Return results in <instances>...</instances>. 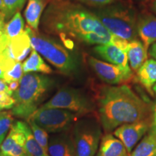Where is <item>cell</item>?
I'll return each instance as SVG.
<instances>
[{
  "instance_id": "8992f818",
  "label": "cell",
  "mask_w": 156,
  "mask_h": 156,
  "mask_svg": "<svg viewBox=\"0 0 156 156\" xmlns=\"http://www.w3.org/2000/svg\"><path fill=\"white\" fill-rule=\"evenodd\" d=\"M101 129L97 120L85 118L76 123L73 142L76 156H94L98 149Z\"/></svg>"
},
{
  "instance_id": "cb8c5ba5",
  "label": "cell",
  "mask_w": 156,
  "mask_h": 156,
  "mask_svg": "<svg viewBox=\"0 0 156 156\" xmlns=\"http://www.w3.org/2000/svg\"><path fill=\"white\" fill-rule=\"evenodd\" d=\"M14 122L11 112H0V146Z\"/></svg>"
},
{
  "instance_id": "30bf717a",
  "label": "cell",
  "mask_w": 156,
  "mask_h": 156,
  "mask_svg": "<svg viewBox=\"0 0 156 156\" xmlns=\"http://www.w3.org/2000/svg\"><path fill=\"white\" fill-rule=\"evenodd\" d=\"M151 128V122L142 120L129 124H122L114 132V135L124 144L129 153Z\"/></svg>"
},
{
  "instance_id": "277c9868",
  "label": "cell",
  "mask_w": 156,
  "mask_h": 156,
  "mask_svg": "<svg viewBox=\"0 0 156 156\" xmlns=\"http://www.w3.org/2000/svg\"><path fill=\"white\" fill-rule=\"evenodd\" d=\"M25 30L30 36L33 49L44 56L60 73L69 76L77 71L79 63L77 58L68 48L51 37L34 31L28 26Z\"/></svg>"
},
{
  "instance_id": "4fadbf2b",
  "label": "cell",
  "mask_w": 156,
  "mask_h": 156,
  "mask_svg": "<svg viewBox=\"0 0 156 156\" xmlns=\"http://www.w3.org/2000/svg\"><path fill=\"white\" fill-rule=\"evenodd\" d=\"M136 32L145 49L156 41V17L151 15H145L136 20Z\"/></svg>"
},
{
  "instance_id": "484cf974",
  "label": "cell",
  "mask_w": 156,
  "mask_h": 156,
  "mask_svg": "<svg viewBox=\"0 0 156 156\" xmlns=\"http://www.w3.org/2000/svg\"><path fill=\"white\" fill-rule=\"evenodd\" d=\"M23 64L17 62L12 69L5 73L3 80L7 84L12 81H20L23 77Z\"/></svg>"
},
{
  "instance_id": "8fae6325",
  "label": "cell",
  "mask_w": 156,
  "mask_h": 156,
  "mask_svg": "<svg viewBox=\"0 0 156 156\" xmlns=\"http://www.w3.org/2000/svg\"><path fill=\"white\" fill-rule=\"evenodd\" d=\"M32 50L30 36L25 30L17 36L9 38L8 45L5 49L9 57L19 62L23 61Z\"/></svg>"
},
{
  "instance_id": "7402d4cb",
  "label": "cell",
  "mask_w": 156,
  "mask_h": 156,
  "mask_svg": "<svg viewBox=\"0 0 156 156\" xmlns=\"http://www.w3.org/2000/svg\"><path fill=\"white\" fill-rule=\"evenodd\" d=\"M24 32V21L20 12L15 13L12 19L5 24L4 33L8 38H14Z\"/></svg>"
},
{
  "instance_id": "3957f363",
  "label": "cell",
  "mask_w": 156,
  "mask_h": 156,
  "mask_svg": "<svg viewBox=\"0 0 156 156\" xmlns=\"http://www.w3.org/2000/svg\"><path fill=\"white\" fill-rule=\"evenodd\" d=\"M53 86V80L47 76L25 73L20 80L18 88L12 94L15 105L12 108V114L27 120L38 108L40 103Z\"/></svg>"
},
{
  "instance_id": "f546056e",
  "label": "cell",
  "mask_w": 156,
  "mask_h": 156,
  "mask_svg": "<svg viewBox=\"0 0 156 156\" xmlns=\"http://www.w3.org/2000/svg\"><path fill=\"white\" fill-rule=\"evenodd\" d=\"M111 44L114 45V46H116V47L120 48L121 50H122L123 51H124L126 53V48H127L129 41L124 40V39H123L122 38H120V37L112 34Z\"/></svg>"
},
{
  "instance_id": "8d00e7d4",
  "label": "cell",
  "mask_w": 156,
  "mask_h": 156,
  "mask_svg": "<svg viewBox=\"0 0 156 156\" xmlns=\"http://www.w3.org/2000/svg\"><path fill=\"white\" fill-rule=\"evenodd\" d=\"M0 10L2 11L3 12L5 11V5H4L2 0H0Z\"/></svg>"
},
{
  "instance_id": "ac0fdd59",
  "label": "cell",
  "mask_w": 156,
  "mask_h": 156,
  "mask_svg": "<svg viewBox=\"0 0 156 156\" xmlns=\"http://www.w3.org/2000/svg\"><path fill=\"white\" fill-rule=\"evenodd\" d=\"M136 73L140 83L153 94V87L156 85V60H146Z\"/></svg>"
},
{
  "instance_id": "9c48e42d",
  "label": "cell",
  "mask_w": 156,
  "mask_h": 156,
  "mask_svg": "<svg viewBox=\"0 0 156 156\" xmlns=\"http://www.w3.org/2000/svg\"><path fill=\"white\" fill-rule=\"evenodd\" d=\"M88 63L98 77L110 85H119L129 80L132 77L129 67L106 63L92 56L89 57Z\"/></svg>"
},
{
  "instance_id": "7c38bea8",
  "label": "cell",
  "mask_w": 156,
  "mask_h": 156,
  "mask_svg": "<svg viewBox=\"0 0 156 156\" xmlns=\"http://www.w3.org/2000/svg\"><path fill=\"white\" fill-rule=\"evenodd\" d=\"M50 156H76L73 140L67 134H58L48 138Z\"/></svg>"
},
{
  "instance_id": "d6a6232c",
  "label": "cell",
  "mask_w": 156,
  "mask_h": 156,
  "mask_svg": "<svg viewBox=\"0 0 156 156\" xmlns=\"http://www.w3.org/2000/svg\"><path fill=\"white\" fill-rule=\"evenodd\" d=\"M0 92H5L7 94L12 96L13 93L9 90L8 85L7 83H5L3 80L0 79Z\"/></svg>"
},
{
  "instance_id": "52a82bcc",
  "label": "cell",
  "mask_w": 156,
  "mask_h": 156,
  "mask_svg": "<svg viewBox=\"0 0 156 156\" xmlns=\"http://www.w3.org/2000/svg\"><path fill=\"white\" fill-rule=\"evenodd\" d=\"M77 114L62 108L40 107L27 120H32L47 132L67 131L77 119Z\"/></svg>"
},
{
  "instance_id": "d6986e66",
  "label": "cell",
  "mask_w": 156,
  "mask_h": 156,
  "mask_svg": "<svg viewBox=\"0 0 156 156\" xmlns=\"http://www.w3.org/2000/svg\"><path fill=\"white\" fill-rule=\"evenodd\" d=\"M13 125L24 134L25 139V146L27 150L32 156H49L46 154L42 149V147L39 145L35 139L32 130L26 122L16 121L13 122Z\"/></svg>"
},
{
  "instance_id": "d4e9b609",
  "label": "cell",
  "mask_w": 156,
  "mask_h": 156,
  "mask_svg": "<svg viewBox=\"0 0 156 156\" xmlns=\"http://www.w3.org/2000/svg\"><path fill=\"white\" fill-rule=\"evenodd\" d=\"M2 1L5 5L4 13L7 21L23 8L26 0H2Z\"/></svg>"
},
{
  "instance_id": "836d02e7",
  "label": "cell",
  "mask_w": 156,
  "mask_h": 156,
  "mask_svg": "<svg viewBox=\"0 0 156 156\" xmlns=\"http://www.w3.org/2000/svg\"><path fill=\"white\" fill-rule=\"evenodd\" d=\"M8 85L9 90L12 91V93H14L15 90H17V89L18 88L20 85V81H12L7 84Z\"/></svg>"
},
{
  "instance_id": "e0dca14e",
  "label": "cell",
  "mask_w": 156,
  "mask_h": 156,
  "mask_svg": "<svg viewBox=\"0 0 156 156\" xmlns=\"http://www.w3.org/2000/svg\"><path fill=\"white\" fill-rule=\"evenodd\" d=\"M147 53L148 51L140 41L136 39L129 42L126 54L131 69L137 71L147 60Z\"/></svg>"
},
{
  "instance_id": "5b68a950",
  "label": "cell",
  "mask_w": 156,
  "mask_h": 156,
  "mask_svg": "<svg viewBox=\"0 0 156 156\" xmlns=\"http://www.w3.org/2000/svg\"><path fill=\"white\" fill-rule=\"evenodd\" d=\"M94 13L112 34L129 42L136 40V19L132 9L112 4Z\"/></svg>"
},
{
  "instance_id": "4dcf8cb0",
  "label": "cell",
  "mask_w": 156,
  "mask_h": 156,
  "mask_svg": "<svg viewBox=\"0 0 156 156\" xmlns=\"http://www.w3.org/2000/svg\"><path fill=\"white\" fill-rule=\"evenodd\" d=\"M153 91L155 95V102L153 107V117H152V122H151L150 132L156 135V85L153 86Z\"/></svg>"
},
{
  "instance_id": "6da1fadb",
  "label": "cell",
  "mask_w": 156,
  "mask_h": 156,
  "mask_svg": "<svg viewBox=\"0 0 156 156\" xmlns=\"http://www.w3.org/2000/svg\"><path fill=\"white\" fill-rule=\"evenodd\" d=\"M46 34L73 38L86 44H111L112 34L93 12L69 0H50L42 15Z\"/></svg>"
},
{
  "instance_id": "74e56055",
  "label": "cell",
  "mask_w": 156,
  "mask_h": 156,
  "mask_svg": "<svg viewBox=\"0 0 156 156\" xmlns=\"http://www.w3.org/2000/svg\"><path fill=\"white\" fill-rule=\"evenodd\" d=\"M154 9H155V11L156 12V0L155 1V3H154Z\"/></svg>"
},
{
  "instance_id": "ba28073f",
  "label": "cell",
  "mask_w": 156,
  "mask_h": 156,
  "mask_svg": "<svg viewBox=\"0 0 156 156\" xmlns=\"http://www.w3.org/2000/svg\"><path fill=\"white\" fill-rule=\"evenodd\" d=\"M41 107L65 109L77 115L87 114L94 111L92 101L80 91L73 88L61 89Z\"/></svg>"
},
{
  "instance_id": "44dd1931",
  "label": "cell",
  "mask_w": 156,
  "mask_h": 156,
  "mask_svg": "<svg viewBox=\"0 0 156 156\" xmlns=\"http://www.w3.org/2000/svg\"><path fill=\"white\" fill-rule=\"evenodd\" d=\"M130 156H156V135L149 132L139 145L131 152Z\"/></svg>"
},
{
  "instance_id": "2e32d148",
  "label": "cell",
  "mask_w": 156,
  "mask_h": 156,
  "mask_svg": "<svg viewBox=\"0 0 156 156\" xmlns=\"http://www.w3.org/2000/svg\"><path fill=\"white\" fill-rule=\"evenodd\" d=\"M48 0H28L24 12L25 20L29 28L38 32V25Z\"/></svg>"
},
{
  "instance_id": "5bb4252c",
  "label": "cell",
  "mask_w": 156,
  "mask_h": 156,
  "mask_svg": "<svg viewBox=\"0 0 156 156\" xmlns=\"http://www.w3.org/2000/svg\"><path fill=\"white\" fill-rule=\"evenodd\" d=\"M95 53L111 64L129 67L126 54L112 44L97 45L93 48Z\"/></svg>"
},
{
  "instance_id": "e575fe53",
  "label": "cell",
  "mask_w": 156,
  "mask_h": 156,
  "mask_svg": "<svg viewBox=\"0 0 156 156\" xmlns=\"http://www.w3.org/2000/svg\"><path fill=\"white\" fill-rule=\"evenodd\" d=\"M6 24L5 15L2 11L0 10V31H4Z\"/></svg>"
},
{
  "instance_id": "1f68e13d",
  "label": "cell",
  "mask_w": 156,
  "mask_h": 156,
  "mask_svg": "<svg viewBox=\"0 0 156 156\" xmlns=\"http://www.w3.org/2000/svg\"><path fill=\"white\" fill-rule=\"evenodd\" d=\"M9 38L6 36L4 31H0V54L3 52L8 45Z\"/></svg>"
},
{
  "instance_id": "ab89813d",
  "label": "cell",
  "mask_w": 156,
  "mask_h": 156,
  "mask_svg": "<svg viewBox=\"0 0 156 156\" xmlns=\"http://www.w3.org/2000/svg\"><path fill=\"white\" fill-rule=\"evenodd\" d=\"M1 111H2V109H1V108H0V112H1Z\"/></svg>"
},
{
  "instance_id": "9a60e30c",
  "label": "cell",
  "mask_w": 156,
  "mask_h": 156,
  "mask_svg": "<svg viewBox=\"0 0 156 156\" xmlns=\"http://www.w3.org/2000/svg\"><path fill=\"white\" fill-rule=\"evenodd\" d=\"M98 156H130L124 144L112 134L101 138Z\"/></svg>"
},
{
  "instance_id": "603a6c76",
  "label": "cell",
  "mask_w": 156,
  "mask_h": 156,
  "mask_svg": "<svg viewBox=\"0 0 156 156\" xmlns=\"http://www.w3.org/2000/svg\"><path fill=\"white\" fill-rule=\"evenodd\" d=\"M28 124L32 130L35 139L39 144V145L42 147L44 151L46 154H48V135L47 132L45 131L44 129L40 127L38 125L32 120H27Z\"/></svg>"
},
{
  "instance_id": "4316f807",
  "label": "cell",
  "mask_w": 156,
  "mask_h": 156,
  "mask_svg": "<svg viewBox=\"0 0 156 156\" xmlns=\"http://www.w3.org/2000/svg\"><path fill=\"white\" fill-rule=\"evenodd\" d=\"M17 62L9 57L4 50L2 53L0 54V79L2 80L5 73L12 69Z\"/></svg>"
},
{
  "instance_id": "d590c367",
  "label": "cell",
  "mask_w": 156,
  "mask_h": 156,
  "mask_svg": "<svg viewBox=\"0 0 156 156\" xmlns=\"http://www.w3.org/2000/svg\"><path fill=\"white\" fill-rule=\"evenodd\" d=\"M149 54L152 57L155 58V60H156V41L151 46V48L149 51Z\"/></svg>"
},
{
  "instance_id": "f35d334b",
  "label": "cell",
  "mask_w": 156,
  "mask_h": 156,
  "mask_svg": "<svg viewBox=\"0 0 156 156\" xmlns=\"http://www.w3.org/2000/svg\"><path fill=\"white\" fill-rule=\"evenodd\" d=\"M0 156H6V155H3L2 153H1V152H0Z\"/></svg>"
},
{
  "instance_id": "7a4b0ae2",
  "label": "cell",
  "mask_w": 156,
  "mask_h": 156,
  "mask_svg": "<svg viewBox=\"0 0 156 156\" xmlns=\"http://www.w3.org/2000/svg\"><path fill=\"white\" fill-rule=\"evenodd\" d=\"M98 112L108 133L122 124L146 119L150 106L127 85L105 86L99 95Z\"/></svg>"
},
{
  "instance_id": "ffe728a7",
  "label": "cell",
  "mask_w": 156,
  "mask_h": 156,
  "mask_svg": "<svg viewBox=\"0 0 156 156\" xmlns=\"http://www.w3.org/2000/svg\"><path fill=\"white\" fill-rule=\"evenodd\" d=\"M23 69L25 73H41L44 74H51L52 69L44 61L41 56L34 49L31 51L30 55L23 64Z\"/></svg>"
},
{
  "instance_id": "83f0119b",
  "label": "cell",
  "mask_w": 156,
  "mask_h": 156,
  "mask_svg": "<svg viewBox=\"0 0 156 156\" xmlns=\"http://www.w3.org/2000/svg\"><path fill=\"white\" fill-rule=\"evenodd\" d=\"M15 105V101L12 96L5 92H0V108L12 109Z\"/></svg>"
},
{
  "instance_id": "f1b7e54d",
  "label": "cell",
  "mask_w": 156,
  "mask_h": 156,
  "mask_svg": "<svg viewBox=\"0 0 156 156\" xmlns=\"http://www.w3.org/2000/svg\"><path fill=\"white\" fill-rule=\"evenodd\" d=\"M93 7H103L114 4L117 0H73Z\"/></svg>"
}]
</instances>
